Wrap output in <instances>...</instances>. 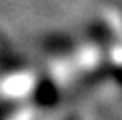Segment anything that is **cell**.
I'll list each match as a JSON object with an SVG mask.
<instances>
[{
    "label": "cell",
    "instance_id": "1",
    "mask_svg": "<svg viewBox=\"0 0 122 120\" xmlns=\"http://www.w3.org/2000/svg\"><path fill=\"white\" fill-rule=\"evenodd\" d=\"M35 83L37 81L30 74H13L8 81L4 83V92L13 98H22L28 92H33Z\"/></svg>",
    "mask_w": 122,
    "mask_h": 120
},
{
    "label": "cell",
    "instance_id": "2",
    "mask_svg": "<svg viewBox=\"0 0 122 120\" xmlns=\"http://www.w3.org/2000/svg\"><path fill=\"white\" fill-rule=\"evenodd\" d=\"M33 100L37 102L39 105H43V107H50L57 102V89L54 87L52 83L48 81V80H41V81L35 83V87H33Z\"/></svg>",
    "mask_w": 122,
    "mask_h": 120
},
{
    "label": "cell",
    "instance_id": "3",
    "mask_svg": "<svg viewBox=\"0 0 122 120\" xmlns=\"http://www.w3.org/2000/svg\"><path fill=\"white\" fill-rule=\"evenodd\" d=\"M4 50H6V41H4V37L0 35V55L4 54Z\"/></svg>",
    "mask_w": 122,
    "mask_h": 120
}]
</instances>
